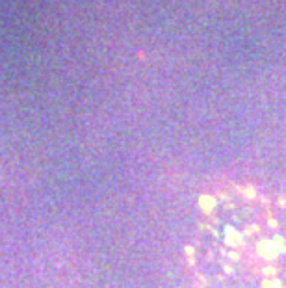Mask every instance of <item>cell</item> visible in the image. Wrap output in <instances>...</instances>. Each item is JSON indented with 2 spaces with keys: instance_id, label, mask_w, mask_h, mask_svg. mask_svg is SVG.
<instances>
[{
  "instance_id": "cell-1",
  "label": "cell",
  "mask_w": 286,
  "mask_h": 288,
  "mask_svg": "<svg viewBox=\"0 0 286 288\" xmlns=\"http://www.w3.org/2000/svg\"><path fill=\"white\" fill-rule=\"evenodd\" d=\"M193 288H286V195L230 186L204 206L190 246Z\"/></svg>"
}]
</instances>
